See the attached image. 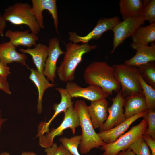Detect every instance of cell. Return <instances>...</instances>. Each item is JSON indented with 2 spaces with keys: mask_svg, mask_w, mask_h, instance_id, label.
Wrapping results in <instances>:
<instances>
[{
  "mask_svg": "<svg viewBox=\"0 0 155 155\" xmlns=\"http://www.w3.org/2000/svg\"><path fill=\"white\" fill-rule=\"evenodd\" d=\"M141 75L146 82L155 89V63L150 62L137 67Z\"/></svg>",
  "mask_w": 155,
  "mask_h": 155,
  "instance_id": "25",
  "label": "cell"
},
{
  "mask_svg": "<svg viewBox=\"0 0 155 155\" xmlns=\"http://www.w3.org/2000/svg\"><path fill=\"white\" fill-rule=\"evenodd\" d=\"M142 137L151 150L152 155H155V139L150 136L144 134Z\"/></svg>",
  "mask_w": 155,
  "mask_h": 155,
  "instance_id": "32",
  "label": "cell"
},
{
  "mask_svg": "<svg viewBox=\"0 0 155 155\" xmlns=\"http://www.w3.org/2000/svg\"><path fill=\"white\" fill-rule=\"evenodd\" d=\"M31 11L35 17L40 28L44 27L43 11L48 10L51 14L53 20L54 27L57 32L58 25V19L57 1L55 0H32Z\"/></svg>",
  "mask_w": 155,
  "mask_h": 155,
  "instance_id": "13",
  "label": "cell"
},
{
  "mask_svg": "<svg viewBox=\"0 0 155 155\" xmlns=\"http://www.w3.org/2000/svg\"><path fill=\"white\" fill-rule=\"evenodd\" d=\"M125 98L121 90L116 96L111 99L112 104L108 108V117L106 120L99 128L100 132L111 129L123 122L125 119L123 106Z\"/></svg>",
  "mask_w": 155,
  "mask_h": 155,
  "instance_id": "11",
  "label": "cell"
},
{
  "mask_svg": "<svg viewBox=\"0 0 155 155\" xmlns=\"http://www.w3.org/2000/svg\"><path fill=\"white\" fill-rule=\"evenodd\" d=\"M139 79L144 96L147 109L154 111L155 90L147 84L140 74Z\"/></svg>",
  "mask_w": 155,
  "mask_h": 155,
  "instance_id": "26",
  "label": "cell"
},
{
  "mask_svg": "<svg viewBox=\"0 0 155 155\" xmlns=\"http://www.w3.org/2000/svg\"><path fill=\"white\" fill-rule=\"evenodd\" d=\"M19 51L23 53L30 55L37 70L40 73H43L45 62L48 57V48L45 44H37L33 48H20Z\"/></svg>",
  "mask_w": 155,
  "mask_h": 155,
  "instance_id": "23",
  "label": "cell"
},
{
  "mask_svg": "<svg viewBox=\"0 0 155 155\" xmlns=\"http://www.w3.org/2000/svg\"><path fill=\"white\" fill-rule=\"evenodd\" d=\"M79 126V119L77 111L74 106L71 107L64 113L63 119L59 126L38 136L39 144L42 147L45 148H49L53 144L55 137L62 135L64 130L70 128L73 134L74 135L76 128Z\"/></svg>",
  "mask_w": 155,
  "mask_h": 155,
  "instance_id": "7",
  "label": "cell"
},
{
  "mask_svg": "<svg viewBox=\"0 0 155 155\" xmlns=\"http://www.w3.org/2000/svg\"><path fill=\"white\" fill-rule=\"evenodd\" d=\"M117 155H135L134 152L130 149L123 152H120Z\"/></svg>",
  "mask_w": 155,
  "mask_h": 155,
  "instance_id": "36",
  "label": "cell"
},
{
  "mask_svg": "<svg viewBox=\"0 0 155 155\" xmlns=\"http://www.w3.org/2000/svg\"><path fill=\"white\" fill-rule=\"evenodd\" d=\"M149 1L120 0L119 4V11L122 19L141 16L144 8Z\"/></svg>",
  "mask_w": 155,
  "mask_h": 155,
  "instance_id": "24",
  "label": "cell"
},
{
  "mask_svg": "<svg viewBox=\"0 0 155 155\" xmlns=\"http://www.w3.org/2000/svg\"><path fill=\"white\" fill-rule=\"evenodd\" d=\"M123 107L126 119L145 111L147 108L143 92L125 98Z\"/></svg>",
  "mask_w": 155,
  "mask_h": 155,
  "instance_id": "20",
  "label": "cell"
},
{
  "mask_svg": "<svg viewBox=\"0 0 155 155\" xmlns=\"http://www.w3.org/2000/svg\"><path fill=\"white\" fill-rule=\"evenodd\" d=\"M21 155H37L34 152H25L23 151L22 152Z\"/></svg>",
  "mask_w": 155,
  "mask_h": 155,
  "instance_id": "38",
  "label": "cell"
},
{
  "mask_svg": "<svg viewBox=\"0 0 155 155\" xmlns=\"http://www.w3.org/2000/svg\"><path fill=\"white\" fill-rule=\"evenodd\" d=\"M27 58L24 53H21L16 50V47L9 41L0 43V61L6 65L16 62L27 66L26 60Z\"/></svg>",
  "mask_w": 155,
  "mask_h": 155,
  "instance_id": "17",
  "label": "cell"
},
{
  "mask_svg": "<svg viewBox=\"0 0 155 155\" xmlns=\"http://www.w3.org/2000/svg\"><path fill=\"white\" fill-rule=\"evenodd\" d=\"M0 90L8 94H11V92L9 84L6 78L0 76Z\"/></svg>",
  "mask_w": 155,
  "mask_h": 155,
  "instance_id": "33",
  "label": "cell"
},
{
  "mask_svg": "<svg viewBox=\"0 0 155 155\" xmlns=\"http://www.w3.org/2000/svg\"><path fill=\"white\" fill-rule=\"evenodd\" d=\"M121 21L119 18L117 16L111 18H102L98 20L93 29L86 35L81 36L75 32H69V39L72 42L77 43L82 42L83 44L88 43L92 39H99L105 32L112 30L114 27Z\"/></svg>",
  "mask_w": 155,
  "mask_h": 155,
  "instance_id": "9",
  "label": "cell"
},
{
  "mask_svg": "<svg viewBox=\"0 0 155 155\" xmlns=\"http://www.w3.org/2000/svg\"><path fill=\"white\" fill-rule=\"evenodd\" d=\"M84 79L86 83L99 86L111 95L118 92L121 86L114 75V69L106 62L94 61L89 64L84 71Z\"/></svg>",
  "mask_w": 155,
  "mask_h": 155,
  "instance_id": "1",
  "label": "cell"
},
{
  "mask_svg": "<svg viewBox=\"0 0 155 155\" xmlns=\"http://www.w3.org/2000/svg\"><path fill=\"white\" fill-rule=\"evenodd\" d=\"M56 89L60 94V102L59 103H55L53 105V108L55 112L48 122H42L39 125L37 136L48 132L49 131V127L56 117L60 113L62 112L64 113L68 108L73 106L72 98L65 88L58 87Z\"/></svg>",
  "mask_w": 155,
  "mask_h": 155,
  "instance_id": "14",
  "label": "cell"
},
{
  "mask_svg": "<svg viewBox=\"0 0 155 155\" xmlns=\"http://www.w3.org/2000/svg\"><path fill=\"white\" fill-rule=\"evenodd\" d=\"M7 119L3 118L1 114V112L0 110V131L4 123L7 121Z\"/></svg>",
  "mask_w": 155,
  "mask_h": 155,
  "instance_id": "37",
  "label": "cell"
},
{
  "mask_svg": "<svg viewBox=\"0 0 155 155\" xmlns=\"http://www.w3.org/2000/svg\"><path fill=\"white\" fill-rule=\"evenodd\" d=\"M5 36L9 38V41L15 46H23L28 48L36 46L39 37L36 34L30 32L28 30H7Z\"/></svg>",
  "mask_w": 155,
  "mask_h": 155,
  "instance_id": "18",
  "label": "cell"
},
{
  "mask_svg": "<svg viewBox=\"0 0 155 155\" xmlns=\"http://www.w3.org/2000/svg\"><path fill=\"white\" fill-rule=\"evenodd\" d=\"M30 69L31 72L29 78L34 83L38 90L37 108L38 113L40 114L43 109L42 98L45 91L49 88L54 87L55 85L54 84L49 82L44 73H40L37 70L33 68Z\"/></svg>",
  "mask_w": 155,
  "mask_h": 155,
  "instance_id": "21",
  "label": "cell"
},
{
  "mask_svg": "<svg viewBox=\"0 0 155 155\" xmlns=\"http://www.w3.org/2000/svg\"><path fill=\"white\" fill-rule=\"evenodd\" d=\"M81 139V135H77L70 138L62 137L59 139L61 145L72 155H80L79 152V147Z\"/></svg>",
  "mask_w": 155,
  "mask_h": 155,
  "instance_id": "27",
  "label": "cell"
},
{
  "mask_svg": "<svg viewBox=\"0 0 155 155\" xmlns=\"http://www.w3.org/2000/svg\"><path fill=\"white\" fill-rule=\"evenodd\" d=\"M146 120L147 127L144 134L150 136L155 139V112L146 109L142 117Z\"/></svg>",
  "mask_w": 155,
  "mask_h": 155,
  "instance_id": "29",
  "label": "cell"
},
{
  "mask_svg": "<svg viewBox=\"0 0 155 155\" xmlns=\"http://www.w3.org/2000/svg\"><path fill=\"white\" fill-rule=\"evenodd\" d=\"M128 148L136 155H152L142 136L131 144Z\"/></svg>",
  "mask_w": 155,
  "mask_h": 155,
  "instance_id": "28",
  "label": "cell"
},
{
  "mask_svg": "<svg viewBox=\"0 0 155 155\" xmlns=\"http://www.w3.org/2000/svg\"><path fill=\"white\" fill-rule=\"evenodd\" d=\"M108 107V102L105 98L91 102L88 106V114L94 129H99L106 120Z\"/></svg>",
  "mask_w": 155,
  "mask_h": 155,
  "instance_id": "15",
  "label": "cell"
},
{
  "mask_svg": "<svg viewBox=\"0 0 155 155\" xmlns=\"http://www.w3.org/2000/svg\"><path fill=\"white\" fill-rule=\"evenodd\" d=\"M0 155H10V154L6 152H4L1 153Z\"/></svg>",
  "mask_w": 155,
  "mask_h": 155,
  "instance_id": "39",
  "label": "cell"
},
{
  "mask_svg": "<svg viewBox=\"0 0 155 155\" xmlns=\"http://www.w3.org/2000/svg\"><path fill=\"white\" fill-rule=\"evenodd\" d=\"M65 46L63 60L56 71L60 80L67 83L74 80L75 70L82 61L83 55L96 49L97 46L88 43L79 44L72 42L67 43Z\"/></svg>",
  "mask_w": 155,
  "mask_h": 155,
  "instance_id": "2",
  "label": "cell"
},
{
  "mask_svg": "<svg viewBox=\"0 0 155 155\" xmlns=\"http://www.w3.org/2000/svg\"><path fill=\"white\" fill-rule=\"evenodd\" d=\"M135 54L131 58L125 61V64L138 67L155 61V45L143 46L135 49Z\"/></svg>",
  "mask_w": 155,
  "mask_h": 155,
  "instance_id": "19",
  "label": "cell"
},
{
  "mask_svg": "<svg viewBox=\"0 0 155 155\" xmlns=\"http://www.w3.org/2000/svg\"><path fill=\"white\" fill-rule=\"evenodd\" d=\"M7 26L6 21L3 18L2 16L0 15V36H3V32Z\"/></svg>",
  "mask_w": 155,
  "mask_h": 155,
  "instance_id": "35",
  "label": "cell"
},
{
  "mask_svg": "<svg viewBox=\"0 0 155 155\" xmlns=\"http://www.w3.org/2000/svg\"><path fill=\"white\" fill-rule=\"evenodd\" d=\"M131 46L135 49L139 47L148 45L155 40V23L146 26H141L131 36Z\"/></svg>",
  "mask_w": 155,
  "mask_h": 155,
  "instance_id": "22",
  "label": "cell"
},
{
  "mask_svg": "<svg viewBox=\"0 0 155 155\" xmlns=\"http://www.w3.org/2000/svg\"><path fill=\"white\" fill-rule=\"evenodd\" d=\"M147 127L146 120L143 119L137 125L121 135L113 142L105 144L100 149L104 151L102 155H117L127 150L133 143L142 136Z\"/></svg>",
  "mask_w": 155,
  "mask_h": 155,
  "instance_id": "6",
  "label": "cell"
},
{
  "mask_svg": "<svg viewBox=\"0 0 155 155\" xmlns=\"http://www.w3.org/2000/svg\"><path fill=\"white\" fill-rule=\"evenodd\" d=\"M144 20L148 21L150 24L155 23V0H150L144 8L141 16Z\"/></svg>",
  "mask_w": 155,
  "mask_h": 155,
  "instance_id": "30",
  "label": "cell"
},
{
  "mask_svg": "<svg viewBox=\"0 0 155 155\" xmlns=\"http://www.w3.org/2000/svg\"><path fill=\"white\" fill-rule=\"evenodd\" d=\"M45 151L46 155H72L62 145L58 146L54 143L51 146L45 148Z\"/></svg>",
  "mask_w": 155,
  "mask_h": 155,
  "instance_id": "31",
  "label": "cell"
},
{
  "mask_svg": "<svg viewBox=\"0 0 155 155\" xmlns=\"http://www.w3.org/2000/svg\"><path fill=\"white\" fill-rule=\"evenodd\" d=\"M145 111L126 119L121 123L111 129L100 132L97 133L99 137L106 144L113 142L123 134L133 122L142 117Z\"/></svg>",
  "mask_w": 155,
  "mask_h": 155,
  "instance_id": "16",
  "label": "cell"
},
{
  "mask_svg": "<svg viewBox=\"0 0 155 155\" xmlns=\"http://www.w3.org/2000/svg\"><path fill=\"white\" fill-rule=\"evenodd\" d=\"M145 20L141 16L126 18L117 24L112 30L113 32V53L127 38L133 36L138 29L144 24Z\"/></svg>",
  "mask_w": 155,
  "mask_h": 155,
  "instance_id": "8",
  "label": "cell"
},
{
  "mask_svg": "<svg viewBox=\"0 0 155 155\" xmlns=\"http://www.w3.org/2000/svg\"><path fill=\"white\" fill-rule=\"evenodd\" d=\"M88 106L84 100H78L75 101L74 106L82 129L81 139L79 149L82 154H87L93 148H98L106 144L95 131L88 114Z\"/></svg>",
  "mask_w": 155,
  "mask_h": 155,
  "instance_id": "3",
  "label": "cell"
},
{
  "mask_svg": "<svg viewBox=\"0 0 155 155\" xmlns=\"http://www.w3.org/2000/svg\"><path fill=\"white\" fill-rule=\"evenodd\" d=\"M113 66L115 77L120 84L124 98L143 92L139 79L140 74L137 67L125 63L114 65Z\"/></svg>",
  "mask_w": 155,
  "mask_h": 155,
  "instance_id": "4",
  "label": "cell"
},
{
  "mask_svg": "<svg viewBox=\"0 0 155 155\" xmlns=\"http://www.w3.org/2000/svg\"></svg>",
  "mask_w": 155,
  "mask_h": 155,
  "instance_id": "40",
  "label": "cell"
},
{
  "mask_svg": "<svg viewBox=\"0 0 155 155\" xmlns=\"http://www.w3.org/2000/svg\"><path fill=\"white\" fill-rule=\"evenodd\" d=\"M48 53L43 73L47 79L54 83L56 77L57 64L59 56L64 54L61 49L59 41L56 37L51 38L48 43Z\"/></svg>",
  "mask_w": 155,
  "mask_h": 155,
  "instance_id": "12",
  "label": "cell"
},
{
  "mask_svg": "<svg viewBox=\"0 0 155 155\" xmlns=\"http://www.w3.org/2000/svg\"><path fill=\"white\" fill-rule=\"evenodd\" d=\"M65 88L72 98H82L91 102L106 98L109 95L100 87L90 84L86 88L81 87L73 81L66 83Z\"/></svg>",
  "mask_w": 155,
  "mask_h": 155,
  "instance_id": "10",
  "label": "cell"
},
{
  "mask_svg": "<svg viewBox=\"0 0 155 155\" xmlns=\"http://www.w3.org/2000/svg\"><path fill=\"white\" fill-rule=\"evenodd\" d=\"M10 71L7 65L0 62V76L6 78L10 73Z\"/></svg>",
  "mask_w": 155,
  "mask_h": 155,
  "instance_id": "34",
  "label": "cell"
},
{
  "mask_svg": "<svg viewBox=\"0 0 155 155\" xmlns=\"http://www.w3.org/2000/svg\"><path fill=\"white\" fill-rule=\"evenodd\" d=\"M31 8V6L27 3L17 2L5 9L2 16L6 21L13 24L27 25L32 33L37 35L41 28Z\"/></svg>",
  "mask_w": 155,
  "mask_h": 155,
  "instance_id": "5",
  "label": "cell"
}]
</instances>
